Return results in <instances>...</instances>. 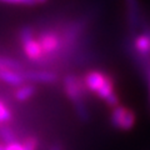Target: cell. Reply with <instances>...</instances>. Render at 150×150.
Segmentation results:
<instances>
[{"label":"cell","instance_id":"22","mask_svg":"<svg viewBox=\"0 0 150 150\" xmlns=\"http://www.w3.org/2000/svg\"><path fill=\"white\" fill-rule=\"evenodd\" d=\"M0 150H5V145H3V144H0Z\"/></svg>","mask_w":150,"mask_h":150},{"label":"cell","instance_id":"23","mask_svg":"<svg viewBox=\"0 0 150 150\" xmlns=\"http://www.w3.org/2000/svg\"><path fill=\"white\" fill-rule=\"evenodd\" d=\"M149 103H150V84H149Z\"/></svg>","mask_w":150,"mask_h":150},{"label":"cell","instance_id":"17","mask_svg":"<svg viewBox=\"0 0 150 150\" xmlns=\"http://www.w3.org/2000/svg\"><path fill=\"white\" fill-rule=\"evenodd\" d=\"M105 103V105L108 106V108H110V109H112V108H116L118 105H120V98H119V95H118V93H112L111 95L108 98V99L104 101Z\"/></svg>","mask_w":150,"mask_h":150},{"label":"cell","instance_id":"16","mask_svg":"<svg viewBox=\"0 0 150 150\" xmlns=\"http://www.w3.org/2000/svg\"><path fill=\"white\" fill-rule=\"evenodd\" d=\"M13 118V114L10 109L0 100V124H5L8 121H10Z\"/></svg>","mask_w":150,"mask_h":150},{"label":"cell","instance_id":"2","mask_svg":"<svg viewBox=\"0 0 150 150\" xmlns=\"http://www.w3.org/2000/svg\"><path fill=\"white\" fill-rule=\"evenodd\" d=\"M109 121L112 129L119 131H130L137 124V114L128 106L118 105L111 109Z\"/></svg>","mask_w":150,"mask_h":150},{"label":"cell","instance_id":"3","mask_svg":"<svg viewBox=\"0 0 150 150\" xmlns=\"http://www.w3.org/2000/svg\"><path fill=\"white\" fill-rule=\"evenodd\" d=\"M124 9L128 31L131 36H134L140 33V29H142L144 23L140 0H124Z\"/></svg>","mask_w":150,"mask_h":150},{"label":"cell","instance_id":"4","mask_svg":"<svg viewBox=\"0 0 150 150\" xmlns=\"http://www.w3.org/2000/svg\"><path fill=\"white\" fill-rule=\"evenodd\" d=\"M63 90L65 96L71 101V104L79 100H85L86 95L89 94L84 85L83 78L75 74H68L63 79Z\"/></svg>","mask_w":150,"mask_h":150},{"label":"cell","instance_id":"19","mask_svg":"<svg viewBox=\"0 0 150 150\" xmlns=\"http://www.w3.org/2000/svg\"><path fill=\"white\" fill-rule=\"evenodd\" d=\"M5 150H24V148H23V144L16 140V142H14V143L6 144L5 145Z\"/></svg>","mask_w":150,"mask_h":150},{"label":"cell","instance_id":"18","mask_svg":"<svg viewBox=\"0 0 150 150\" xmlns=\"http://www.w3.org/2000/svg\"><path fill=\"white\" fill-rule=\"evenodd\" d=\"M3 3H6V4H15V5H36V0H0Z\"/></svg>","mask_w":150,"mask_h":150},{"label":"cell","instance_id":"9","mask_svg":"<svg viewBox=\"0 0 150 150\" xmlns=\"http://www.w3.org/2000/svg\"><path fill=\"white\" fill-rule=\"evenodd\" d=\"M0 80L11 86H20L23 85L26 79L24 76V71H15V70H1L0 71Z\"/></svg>","mask_w":150,"mask_h":150},{"label":"cell","instance_id":"5","mask_svg":"<svg viewBox=\"0 0 150 150\" xmlns=\"http://www.w3.org/2000/svg\"><path fill=\"white\" fill-rule=\"evenodd\" d=\"M111 78L112 76L110 74L104 73L101 70H90V71L85 73V75L83 76V81H84V85H85L88 93L96 96V94L101 90L103 86Z\"/></svg>","mask_w":150,"mask_h":150},{"label":"cell","instance_id":"6","mask_svg":"<svg viewBox=\"0 0 150 150\" xmlns=\"http://www.w3.org/2000/svg\"><path fill=\"white\" fill-rule=\"evenodd\" d=\"M128 50H130V55H139L150 59V28L133 36Z\"/></svg>","mask_w":150,"mask_h":150},{"label":"cell","instance_id":"20","mask_svg":"<svg viewBox=\"0 0 150 150\" xmlns=\"http://www.w3.org/2000/svg\"><path fill=\"white\" fill-rule=\"evenodd\" d=\"M48 150H63V148H62V145H60V144L54 143V144H51V145H50Z\"/></svg>","mask_w":150,"mask_h":150},{"label":"cell","instance_id":"11","mask_svg":"<svg viewBox=\"0 0 150 150\" xmlns=\"http://www.w3.org/2000/svg\"><path fill=\"white\" fill-rule=\"evenodd\" d=\"M73 106H74V110H75V115H76V118L80 121L88 123V121L90 120L91 114H90V111H89L86 100H79L76 103H74Z\"/></svg>","mask_w":150,"mask_h":150},{"label":"cell","instance_id":"12","mask_svg":"<svg viewBox=\"0 0 150 150\" xmlns=\"http://www.w3.org/2000/svg\"><path fill=\"white\" fill-rule=\"evenodd\" d=\"M23 65L18 60L9 58V56L0 55V71L1 70H15V71H21Z\"/></svg>","mask_w":150,"mask_h":150},{"label":"cell","instance_id":"14","mask_svg":"<svg viewBox=\"0 0 150 150\" xmlns=\"http://www.w3.org/2000/svg\"><path fill=\"white\" fill-rule=\"evenodd\" d=\"M34 38H35V33L30 25H24L20 28V30H19V40H20L21 44L34 39Z\"/></svg>","mask_w":150,"mask_h":150},{"label":"cell","instance_id":"13","mask_svg":"<svg viewBox=\"0 0 150 150\" xmlns=\"http://www.w3.org/2000/svg\"><path fill=\"white\" fill-rule=\"evenodd\" d=\"M0 139H1L3 143H5V145H6V144L16 142L18 135H16L15 131H14L11 128H9V126H1V128H0Z\"/></svg>","mask_w":150,"mask_h":150},{"label":"cell","instance_id":"15","mask_svg":"<svg viewBox=\"0 0 150 150\" xmlns=\"http://www.w3.org/2000/svg\"><path fill=\"white\" fill-rule=\"evenodd\" d=\"M21 144L24 150H38V148H39V139L35 135H30V137H26L23 140Z\"/></svg>","mask_w":150,"mask_h":150},{"label":"cell","instance_id":"10","mask_svg":"<svg viewBox=\"0 0 150 150\" xmlns=\"http://www.w3.org/2000/svg\"><path fill=\"white\" fill-rule=\"evenodd\" d=\"M36 94V86L34 84H23V85L18 86L14 91V98L16 101L25 103L30 100L33 96Z\"/></svg>","mask_w":150,"mask_h":150},{"label":"cell","instance_id":"8","mask_svg":"<svg viewBox=\"0 0 150 150\" xmlns=\"http://www.w3.org/2000/svg\"><path fill=\"white\" fill-rule=\"evenodd\" d=\"M23 45V51H24L25 56L31 62H35V63H40L45 59V55H44V51L43 48L38 40V38H34L26 43L21 44Z\"/></svg>","mask_w":150,"mask_h":150},{"label":"cell","instance_id":"7","mask_svg":"<svg viewBox=\"0 0 150 150\" xmlns=\"http://www.w3.org/2000/svg\"><path fill=\"white\" fill-rule=\"evenodd\" d=\"M24 76L26 81L30 84H44V85H50L55 84L59 80V76L55 71L50 70H30V71H24Z\"/></svg>","mask_w":150,"mask_h":150},{"label":"cell","instance_id":"21","mask_svg":"<svg viewBox=\"0 0 150 150\" xmlns=\"http://www.w3.org/2000/svg\"><path fill=\"white\" fill-rule=\"evenodd\" d=\"M36 1H38V4H43L46 1V0H36Z\"/></svg>","mask_w":150,"mask_h":150},{"label":"cell","instance_id":"1","mask_svg":"<svg viewBox=\"0 0 150 150\" xmlns=\"http://www.w3.org/2000/svg\"><path fill=\"white\" fill-rule=\"evenodd\" d=\"M43 48L45 59H58L62 54L63 40L60 35V30H44L36 36Z\"/></svg>","mask_w":150,"mask_h":150}]
</instances>
